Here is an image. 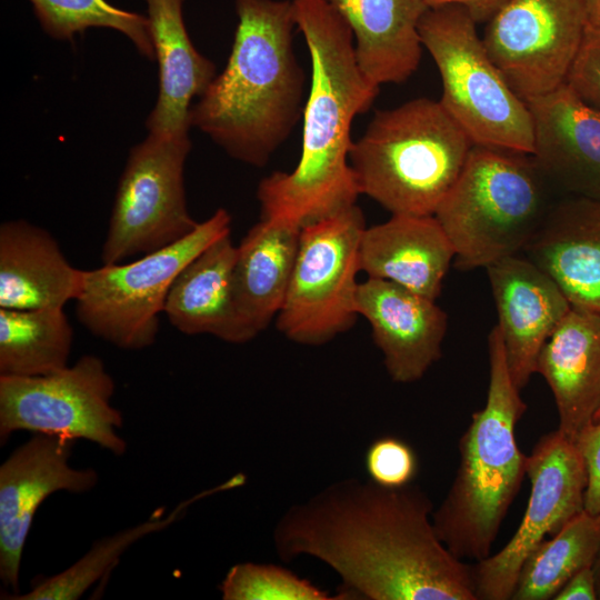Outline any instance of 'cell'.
<instances>
[{
	"label": "cell",
	"mask_w": 600,
	"mask_h": 600,
	"mask_svg": "<svg viewBox=\"0 0 600 600\" xmlns=\"http://www.w3.org/2000/svg\"><path fill=\"white\" fill-rule=\"evenodd\" d=\"M597 580L593 566L574 573L558 591L553 600H597Z\"/></svg>",
	"instance_id": "obj_34"
},
{
	"label": "cell",
	"mask_w": 600,
	"mask_h": 600,
	"mask_svg": "<svg viewBox=\"0 0 600 600\" xmlns=\"http://www.w3.org/2000/svg\"><path fill=\"white\" fill-rule=\"evenodd\" d=\"M231 216L217 209L186 238L129 263L84 270L76 300L80 323L124 350L152 346L169 290L181 270L211 243L230 233Z\"/></svg>",
	"instance_id": "obj_8"
},
{
	"label": "cell",
	"mask_w": 600,
	"mask_h": 600,
	"mask_svg": "<svg viewBox=\"0 0 600 600\" xmlns=\"http://www.w3.org/2000/svg\"><path fill=\"white\" fill-rule=\"evenodd\" d=\"M83 274L49 231L21 219L1 224L0 308H64L79 297Z\"/></svg>",
	"instance_id": "obj_21"
},
{
	"label": "cell",
	"mask_w": 600,
	"mask_h": 600,
	"mask_svg": "<svg viewBox=\"0 0 600 600\" xmlns=\"http://www.w3.org/2000/svg\"><path fill=\"white\" fill-rule=\"evenodd\" d=\"M236 254L237 247L228 233L177 276L163 312L177 330L188 336L210 334L237 344L257 337L242 320L234 300Z\"/></svg>",
	"instance_id": "obj_22"
},
{
	"label": "cell",
	"mask_w": 600,
	"mask_h": 600,
	"mask_svg": "<svg viewBox=\"0 0 600 600\" xmlns=\"http://www.w3.org/2000/svg\"><path fill=\"white\" fill-rule=\"evenodd\" d=\"M292 3L311 60L301 154L291 172L263 178L257 198L260 219L302 229L356 206L361 193L349 160L350 130L379 86L359 68L353 34L327 0Z\"/></svg>",
	"instance_id": "obj_2"
},
{
	"label": "cell",
	"mask_w": 600,
	"mask_h": 600,
	"mask_svg": "<svg viewBox=\"0 0 600 600\" xmlns=\"http://www.w3.org/2000/svg\"><path fill=\"white\" fill-rule=\"evenodd\" d=\"M527 476L530 494L518 529L502 549L472 564L477 600H510L528 554L584 510V462L560 431L539 439L528 456Z\"/></svg>",
	"instance_id": "obj_13"
},
{
	"label": "cell",
	"mask_w": 600,
	"mask_h": 600,
	"mask_svg": "<svg viewBox=\"0 0 600 600\" xmlns=\"http://www.w3.org/2000/svg\"><path fill=\"white\" fill-rule=\"evenodd\" d=\"M191 146L189 134L149 132L131 148L102 244V264L160 250L197 228L184 189Z\"/></svg>",
	"instance_id": "obj_10"
},
{
	"label": "cell",
	"mask_w": 600,
	"mask_h": 600,
	"mask_svg": "<svg viewBox=\"0 0 600 600\" xmlns=\"http://www.w3.org/2000/svg\"><path fill=\"white\" fill-rule=\"evenodd\" d=\"M419 32L440 73L439 101L471 142L531 154L529 108L488 54L468 11L453 4L428 9Z\"/></svg>",
	"instance_id": "obj_7"
},
{
	"label": "cell",
	"mask_w": 600,
	"mask_h": 600,
	"mask_svg": "<svg viewBox=\"0 0 600 600\" xmlns=\"http://www.w3.org/2000/svg\"><path fill=\"white\" fill-rule=\"evenodd\" d=\"M588 24L586 0H509L487 22L482 41L526 101L567 82Z\"/></svg>",
	"instance_id": "obj_12"
},
{
	"label": "cell",
	"mask_w": 600,
	"mask_h": 600,
	"mask_svg": "<svg viewBox=\"0 0 600 600\" xmlns=\"http://www.w3.org/2000/svg\"><path fill=\"white\" fill-rule=\"evenodd\" d=\"M549 186L531 154L473 144L433 214L456 267L487 268L522 251L551 207Z\"/></svg>",
	"instance_id": "obj_6"
},
{
	"label": "cell",
	"mask_w": 600,
	"mask_h": 600,
	"mask_svg": "<svg viewBox=\"0 0 600 600\" xmlns=\"http://www.w3.org/2000/svg\"><path fill=\"white\" fill-rule=\"evenodd\" d=\"M567 82L577 94L600 111V30L588 24Z\"/></svg>",
	"instance_id": "obj_32"
},
{
	"label": "cell",
	"mask_w": 600,
	"mask_h": 600,
	"mask_svg": "<svg viewBox=\"0 0 600 600\" xmlns=\"http://www.w3.org/2000/svg\"><path fill=\"white\" fill-rule=\"evenodd\" d=\"M486 269L510 374L521 390L537 373L544 343L572 306L546 272L519 253Z\"/></svg>",
	"instance_id": "obj_15"
},
{
	"label": "cell",
	"mask_w": 600,
	"mask_h": 600,
	"mask_svg": "<svg viewBox=\"0 0 600 600\" xmlns=\"http://www.w3.org/2000/svg\"><path fill=\"white\" fill-rule=\"evenodd\" d=\"M523 251L572 307L600 314V199L569 196L551 204Z\"/></svg>",
	"instance_id": "obj_18"
},
{
	"label": "cell",
	"mask_w": 600,
	"mask_h": 600,
	"mask_svg": "<svg viewBox=\"0 0 600 600\" xmlns=\"http://www.w3.org/2000/svg\"><path fill=\"white\" fill-rule=\"evenodd\" d=\"M72 326L63 308H0V376L34 377L69 366Z\"/></svg>",
	"instance_id": "obj_26"
},
{
	"label": "cell",
	"mask_w": 600,
	"mask_h": 600,
	"mask_svg": "<svg viewBox=\"0 0 600 600\" xmlns=\"http://www.w3.org/2000/svg\"><path fill=\"white\" fill-rule=\"evenodd\" d=\"M301 229L256 223L237 247L233 293L244 323L258 336L279 314L292 276Z\"/></svg>",
	"instance_id": "obj_25"
},
{
	"label": "cell",
	"mask_w": 600,
	"mask_h": 600,
	"mask_svg": "<svg viewBox=\"0 0 600 600\" xmlns=\"http://www.w3.org/2000/svg\"><path fill=\"white\" fill-rule=\"evenodd\" d=\"M433 504L419 486L339 480L277 521L283 562L308 556L340 578L341 600H477L472 564L438 537Z\"/></svg>",
	"instance_id": "obj_1"
},
{
	"label": "cell",
	"mask_w": 600,
	"mask_h": 600,
	"mask_svg": "<svg viewBox=\"0 0 600 600\" xmlns=\"http://www.w3.org/2000/svg\"><path fill=\"white\" fill-rule=\"evenodd\" d=\"M223 600H341L274 563L240 562L219 584Z\"/></svg>",
	"instance_id": "obj_30"
},
{
	"label": "cell",
	"mask_w": 600,
	"mask_h": 600,
	"mask_svg": "<svg viewBox=\"0 0 600 600\" xmlns=\"http://www.w3.org/2000/svg\"><path fill=\"white\" fill-rule=\"evenodd\" d=\"M73 443L33 433L0 466V579L10 591L6 597L19 593L24 544L42 502L54 492L84 493L98 483L96 470L70 464Z\"/></svg>",
	"instance_id": "obj_14"
},
{
	"label": "cell",
	"mask_w": 600,
	"mask_h": 600,
	"mask_svg": "<svg viewBox=\"0 0 600 600\" xmlns=\"http://www.w3.org/2000/svg\"><path fill=\"white\" fill-rule=\"evenodd\" d=\"M356 309L370 324L394 382L418 381L441 358L448 318L434 300L393 282L368 278L359 283Z\"/></svg>",
	"instance_id": "obj_17"
},
{
	"label": "cell",
	"mask_w": 600,
	"mask_h": 600,
	"mask_svg": "<svg viewBox=\"0 0 600 600\" xmlns=\"http://www.w3.org/2000/svg\"><path fill=\"white\" fill-rule=\"evenodd\" d=\"M236 11L228 62L192 104L189 122L231 158L263 167L304 109V73L293 51V3L236 0Z\"/></svg>",
	"instance_id": "obj_3"
},
{
	"label": "cell",
	"mask_w": 600,
	"mask_h": 600,
	"mask_svg": "<svg viewBox=\"0 0 600 600\" xmlns=\"http://www.w3.org/2000/svg\"><path fill=\"white\" fill-rule=\"evenodd\" d=\"M537 372L553 393L557 430L576 442L600 414V314L572 307L544 343Z\"/></svg>",
	"instance_id": "obj_19"
},
{
	"label": "cell",
	"mask_w": 600,
	"mask_h": 600,
	"mask_svg": "<svg viewBox=\"0 0 600 600\" xmlns=\"http://www.w3.org/2000/svg\"><path fill=\"white\" fill-rule=\"evenodd\" d=\"M599 417H600V414H599ZM599 417H598V418H599ZM598 418H597V419H598ZM597 419H596V420H597ZM596 420H594V421H596Z\"/></svg>",
	"instance_id": "obj_38"
},
{
	"label": "cell",
	"mask_w": 600,
	"mask_h": 600,
	"mask_svg": "<svg viewBox=\"0 0 600 600\" xmlns=\"http://www.w3.org/2000/svg\"><path fill=\"white\" fill-rule=\"evenodd\" d=\"M366 221L356 204L301 229L298 253L277 328L289 340L321 346L359 317V246Z\"/></svg>",
	"instance_id": "obj_9"
},
{
	"label": "cell",
	"mask_w": 600,
	"mask_h": 600,
	"mask_svg": "<svg viewBox=\"0 0 600 600\" xmlns=\"http://www.w3.org/2000/svg\"><path fill=\"white\" fill-rule=\"evenodd\" d=\"M454 250L434 216H392L364 228L359 246L360 271L434 300Z\"/></svg>",
	"instance_id": "obj_20"
},
{
	"label": "cell",
	"mask_w": 600,
	"mask_h": 600,
	"mask_svg": "<svg viewBox=\"0 0 600 600\" xmlns=\"http://www.w3.org/2000/svg\"><path fill=\"white\" fill-rule=\"evenodd\" d=\"M599 552L600 516L583 510L528 554L511 600L553 599L574 573L594 564Z\"/></svg>",
	"instance_id": "obj_28"
},
{
	"label": "cell",
	"mask_w": 600,
	"mask_h": 600,
	"mask_svg": "<svg viewBox=\"0 0 600 600\" xmlns=\"http://www.w3.org/2000/svg\"><path fill=\"white\" fill-rule=\"evenodd\" d=\"M588 22L600 30V0H586Z\"/></svg>",
	"instance_id": "obj_36"
},
{
	"label": "cell",
	"mask_w": 600,
	"mask_h": 600,
	"mask_svg": "<svg viewBox=\"0 0 600 600\" xmlns=\"http://www.w3.org/2000/svg\"><path fill=\"white\" fill-rule=\"evenodd\" d=\"M364 467L371 481L397 488L411 483L416 478L418 458L406 441L393 436H382L369 444Z\"/></svg>",
	"instance_id": "obj_31"
},
{
	"label": "cell",
	"mask_w": 600,
	"mask_h": 600,
	"mask_svg": "<svg viewBox=\"0 0 600 600\" xmlns=\"http://www.w3.org/2000/svg\"><path fill=\"white\" fill-rule=\"evenodd\" d=\"M574 443L587 471L584 510L600 516V417L579 434Z\"/></svg>",
	"instance_id": "obj_33"
},
{
	"label": "cell",
	"mask_w": 600,
	"mask_h": 600,
	"mask_svg": "<svg viewBox=\"0 0 600 600\" xmlns=\"http://www.w3.org/2000/svg\"><path fill=\"white\" fill-rule=\"evenodd\" d=\"M29 1L44 32L56 40L71 41L89 28H109L124 34L148 60L156 58L148 17L106 0Z\"/></svg>",
	"instance_id": "obj_29"
},
{
	"label": "cell",
	"mask_w": 600,
	"mask_h": 600,
	"mask_svg": "<svg viewBox=\"0 0 600 600\" xmlns=\"http://www.w3.org/2000/svg\"><path fill=\"white\" fill-rule=\"evenodd\" d=\"M593 569H594L596 580H597L598 598L600 599V552L593 564Z\"/></svg>",
	"instance_id": "obj_37"
},
{
	"label": "cell",
	"mask_w": 600,
	"mask_h": 600,
	"mask_svg": "<svg viewBox=\"0 0 600 600\" xmlns=\"http://www.w3.org/2000/svg\"><path fill=\"white\" fill-rule=\"evenodd\" d=\"M159 66V94L147 118L150 133L188 134L189 112L216 77V66L192 44L183 0H144Z\"/></svg>",
	"instance_id": "obj_23"
},
{
	"label": "cell",
	"mask_w": 600,
	"mask_h": 600,
	"mask_svg": "<svg viewBox=\"0 0 600 600\" xmlns=\"http://www.w3.org/2000/svg\"><path fill=\"white\" fill-rule=\"evenodd\" d=\"M244 481L246 477L238 473L214 488L181 501L172 511L163 517L153 516L144 522L96 541L88 552L69 568L54 576L38 579L28 592L8 596L3 599L77 600L94 582L100 580L136 541L171 526L198 500L217 492L240 487Z\"/></svg>",
	"instance_id": "obj_27"
},
{
	"label": "cell",
	"mask_w": 600,
	"mask_h": 600,
	"mask_svg": "<svg viewBox=\"0 0 600 600\" xmlns=\"http://www.w3.org/2000/svg\"><path fill=\"white\" fill-rule=\"evenodd\" d=\"M349 26L359 68L377 86L401 83L418 68L423 0H327Z\"/></svg>",
	"instance_id": "obj_24"
},
{
	"label": "cell",
	"mask_w": 600,
	"mask_h": 600,
	"mask_svg": "<svg viewBox=\"0 0 600 600\" xmlns=\"http://www.w3.org/2000/svg\"><path fill=\"white\" fill-rule=\"evenodd\" d=\"M489 384L483 408L472 413L459 440L453 482L432 513L436 532L460 560L491 554L501 523L527 476L528 456L516 427L527 404L510 374L498 326L488 337Z\"/></svg>",
	"instance_id": "obj_4"
},
{
	"label": "cell",
	"mask_w": 600,
	"mask_h": 600,
	"mask_svg": "<svg viewBox=\"0 0 600 600\" xmlns=\"http://www.w3.org/2000/svg\"><path fill=\"white\" fill-rule=\"evenodd\" d=\"M537 167L571 197L600 199V111L568 82L528 99Z\"/></svg>",
	"instance_id": "obj_16"
},
{
	"label": "cell",
	"mask_w": 600,
	"mask_h": 600,
	"mask_svg": "<svg viewBox=\"0 0 600 600\" xmlns=\"http://www.w3.org/2000/svg\"><path fill=\"white\" fill-rule=\"evenodd\" d=\"M429 9L460 6L478 23H487L509 0H423Z\"/></svg>",
	"instance_id": "obj_35"
},
{
	"label": "cell",
	"mask_w": 600,
	"mask_h": 600,
	"mask_svg": "<svg viewBox=\"0 0 600 600\" xmlns=\"http://www.w3.org/2000/svg\"><path fill=\"white\" fill-rule=\"evenodd\" d=\"M473 143L440 101L376 112L349 154L361 194L392 216H433Z\"/></svg>",
	"instance_id": "obj_5"
},
{
	"label": "cell",
	"mask_w": 600,
	"mask_h": 600,
	"mask_svg": "<svg viewBox=\"0 0 600 600\" xmlns=\"http://www.w3.org/2000/svg\"><path fill=\"white\" fill-rule=\"evenodd\" d=\"M116 384L104 362L82 356L44 376H0V442L17 431L83 439L122 456L121 411L112 406Z\"/></svg>",
	"instance_id": "obj_11"
}]
</instances>
